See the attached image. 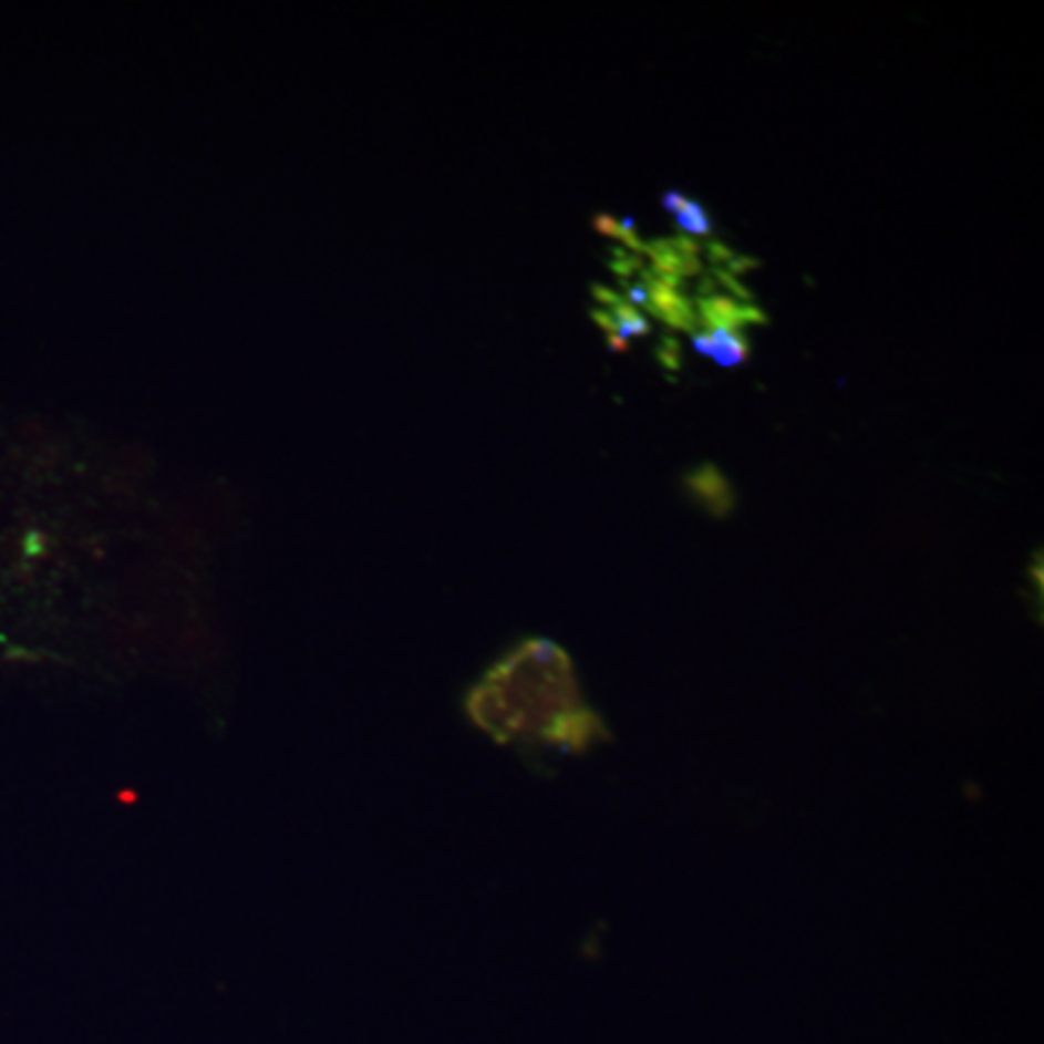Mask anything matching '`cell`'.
Returning a JSON list of instances; mask_svg holds the SVG:
<instances>
[{
    "label": "cell",
    "instance_id": "obj_8",
    "mask_svg": "<svg viewBox=\"0 0 1044 1044\" xmlns=\"http://www.w3.org/2000/svg\"><path fill=\"white\" fill-rule=\"evenodd\" d=\"M655 358L668 372H679L682 369V345H679L676 337H664L662 345L655 349Z\"/></svg>",
    "mask_w": 1044,
    "mask_h": 1044
},
{
    "label": "cell",
    "instance_id": "obj_3",
    "mask_svg": "<svg viewBox=\"0 0 1044 1044\" xmlns=\"http://www.w3.org/2000/svg\"><path fill=\"white\" fill-rule=\"evenodd\" d=\"M694 349L700 354H709L720 363V366H737L748 358L746 331L743 334H728V331H694Z\"/></svg>",
    "mask_w": 1044,
    "mask_h": 1044
},
{
    "label": "cell",
    "instance_id": "obj_9",
    "mask_svg": "<svg viewBox=\"0 0 1044 1044\" xmlns=\"http://www.w3.org/2000/svg\"><path fill=\"white\" fill-rule=\"evenodd\" d=\"M714 279H717V285H723L725 290H732L734 297H740V299H746V302H752V290H748L746 285L740 282L737 276L728 273L725 267H714Z\"/></svg>",
    "mask_w": 1044,
    "mask_h": 1044
},
{
    "label": "cell",
    "instance_id": "obj_12",
    "mask_svg": "<svg viewBox=\"0 0 1044 1044\" xmlns=\"http://www.w3.org/2000/svg\"><path fill=\"white\" fill-rule=\"evenodd\" d=\"M671 247L679 252V256H700V250H702L700 241H696V238H691V236L671 238Z\"/></svg>",
    "mask_w": 1044,
    "mask_h": 1044
},
{
    "label": "cell",
    "instance_id": "obj_13",
    "mask_svg": "<svg viewBox=\"0 0 1044 1044\" xmlns=\"http://www.w3.org/2000/svg\"><path fill=\"white\" fill-rule=\"evenodd\" d=\"M662 204H664V209H668V213L679 215L688 204H691V198H685V195H682V192H676V189H668V192H664Z\"/></svg>",
    "mask_w": 1044,
    "mask_h": 1044
},
{
    "label": "cell",
    "instance_id": "obj_17",
    "mask_svg": "<svg viewBox=\"0 0 1044 1044\" xmlns=\"http://www.w3.org/2000/svg\"><path fill=\"white\" fill-rule=\"evenodd\" d=\"M592 297L598 299V302H603V306H610V311L618 306V299H621L616 290L603 288V285H592Z\"/></svg>",
    "mask_w": 1044,
    "mask_h": 1044
},
{
    "label": "cell",
    "instance_id": "obj_4",
    "mask_svg": "<svg viewBox=\"0 0 1044 1044\" xmlns=\"http://www.w3.org/2000/svg\"><path fill=\"white\" fill-rule=\"evenodd\" d=\"M696 322L709 325V331H728V334H743V317H740V306L732 297H711L696 299Z\"/></svg>",
    "mask_w": 1044,
    "mask_h": 1044
},
{
    "label": "cell",
    "instance_id": "obj_2",
    "mask_svg": "<svg viewBox=\"0 0 1044 1044\" xmlns=\"http://www.w3.org/2000/svg\"><path fill=\"white\" fill-rule=\"evenodd\" d=\"M682 485H685V490L694 496L696 503L705 505V508L717 514V517L732 511V505H734L732 485H728V479L720 473V467L700 465L696 471L688 473Z\"/></svg>",
    "mask_w": 1044,
    "mask_h": 1044
},
{
    "label": "cell",
    "instance_id": "obj_15",
    "mask_svg": "<svg viewBox=\"0 0 1044 1044\" xmlns=\"http://www.w3.org/2000/svg\"><path fill=\"white\" fill-rule=\"evenodd\" d=\"M592 320L598 322V325H601L603 331H607V334H616V331H618V320H616V317H612L610 311H603V308H595V311H592Z\"/></svg>",
    "mask_w": 1044,
    "mask_h": 1044
},
{
    "label": "cell",
    "instance_id": "obj_18",
    "mask_svg": "<svg viewBox=\"0 0 1044 1044\" xmlns=\"http://www.w3.org/2000/svg\"><path fill=\"white\" fill-rule=\"evenodd\" d=\"M717 293V279L714 276H705L700 282V299H711Z\"/></svg>",
    "mask_w": 1044,
    "mask_h": 1044
},
{
    "label": "cell",
    "instance_id": "obj_7",
    "mask_svg": "<svg viewBox=\"0 0 1044 1044\" xmlns=\"http://www.w3.org/2000/svg\"><path fill=\"white\" fill-rule=\"evenodd\" d=\"M610 252H612V273H618L621 279H627V276H639L641 270H644V265H641V259L635 256V252H624L621 247H612Z\"/></svg>",
    "mask_w": 1044,
    "mask_h": 1044
},
{
    "label": "cell",
    "instance_id": "obj_16",
    "mask_svg": "<svg viewBox=\"0 0 1044 1044\" xmlns=\"http://www.w3.org/2000/svg\"><path fill=\"white\" fill-rule=\"evenodd\" d=\"M740 317H743V322H755V325H766V322H769V317L757 306H740Z\"/></svg>",
    "mask_w": 1044,
    "mask_h": 1044
},
{
    "label": "cell",
    "instance_id": "obj_5",
    "mask_svg": "<svg viewBox=\"0 0 1044 1044\" xmlns=\"http://www.w3.org/2000/svg\"><path fill=\"white\" fill-rule=\"evenodd\" d=\"M610 313L618 320V334L624 337V340L627 337L650 334V322L644 320V313H641L635 306H630L627 299H618V306L612 308Z\"/></svg>",
    "mask_w": 1044,
    "mask_h": 1044
},
{
    "label": "cell",
    "instance_id": "obj_19",
    "mask_svg": "<svg viewBox=\"0 0 1044 1044\" xmlns=\"http://www.w3.org/2000/svg\"><path fill=\"white\" fill-rule=\"evenodd\" d=\"M607 343H610L612 351H624L627 349V340L618 334V331H616V334H607Z\"/></svg>",
    "mask_w": 1044,
    "mask_h": 1044
},
{
    "label": "cell",
    "instance_id": "obj_6",
    "mask_svg": "<svg viewBox=\"0 0 1044 1044\" xmlns=\"http://www.w3.org/2000/svg\"><path fill=\"white\" fill-rule=\"evenodd\" d=\"M676 224L679 229H682V236H688V232H694V236H711L709 213H705L696 200H691V204L676 215Z\"/></svg>",
    "mask_w": 1044,
    "mask_h": 1044
},
{
    "label": "cell",
    "instance_id": "obj_14",
    "mask_svg": "<svg viewBox=\"0 0 1044 1044\" xmlns=\"http://www.w3.org/2000/svg\"><path fill=\"white\" fill-rule=\"evenodd\" d=\"M755 267H761V261H757V259H748V256H734V259L725 265V270L734 276V273H746V270H755Z\"/></svg>",
    "mask_w": 1044,
    "mask_h": 1044
},
{
    "label": "cell",
    "instance_id": "obj_11",
    "mask_svg": "<svg viewBox=\"0 0 1044 1044\" xmlns=\"http://www.w3.org/2000/svg\"><path fill=\"white\" fill-rule=\"evenodd\" d=\"M592 227L598 229V232H601V236H610V238H618V229H621V224L616 221V218H612V215H607V213H598L592 218Z\"/></svg>",
    "mask_w": 1044,
    "mask_h": 1044
},
{
    "label": "cell",
    "instance_id": "obj_1",
    "mask_svg": "<svg viewBox=\"0 0 1044 1044\" xmlns=\"http://www.w3.org/2000/svg\"><path fill=\"white\" fill-rule=\"evenodd\" d=\"M572 676L551 644L528 641L473 688L467 711L496 740H566L572 711Z\"/></svg>",
    "mask_w": 1044,
    "mask_h": 1044
},
{
    "label": "cell",
    "instance_id": "obj_10",
    "mask_svg": "<svg viewBox=\"0 0 1044 1044\" xmlns=\"http://www.w3.org/2000/svg\"><path fill=\"white\" fill-rule=\"evenodd\" d=\"M705 250H709V261L714 267H723V265H728V261L734 259V252L728 250L723 241H711V245H705Z\"/></svg>",
    "mask_w": 1044,
    "mask_h": 1044
}]
</instances>
